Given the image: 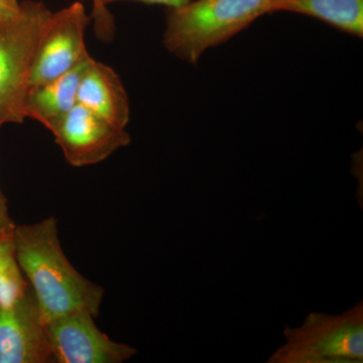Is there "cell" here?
I'll use <instances>...</instances> for the list:
<instances>
[{
	"label": "cell",
	"mask_w": 363,
	"mask_h": 363,
	"mask_svg": "<svg viewBox=\"0 0 363 363\" xmlns=\"http://www.w3.org/2000/svg\"><path fill=\"white\" fill-rule=\"evenodd\" d=\"M13 240L45 323L80 310L98 317L104 288L83 277L67 259L55 217L16 225Z\"/></svg>",
	"instance_id": "cell-1"
},
{
	"label": "cell",
	"mask_w": 363,
	"mask_h": 363,
	"mask_svg": "<svg viewBox=\"0 0 363 363\" xmlns=\"http://www.w3.org/2000/svg\"><path fill=\"white\" fill-rule=\"evenodd\" d=\"M274 0H196L168 9L162 44L188 64L199 62L210 48L223 44L264 14Z\"/></svg>",
	"instance_id": "cell-2"
},
{
	"label": "cell",
	"mask_w": 363,
	"mask_h": 363,
	"mask_svg": "<svg viewBox=\"0 0 363 363\" xmlns=\"http://www.w3.org/2000/svg\"><path fill=\"white\" fill-rule=\"evenodd\" d=\"M51 14L44 2L26 0L18 14L0 21V128L25 121L33 61Z\"/></svg>",
	"instance_id": "cell-3"
},
{
	"label": "cell",
	"mask_w": 363,
	"mask_h": 363,
	"mask_svg": "<svg viewBox=\"0 0 363 363\" xmlns=\"http://www.w3.org/2000/svg\"><path fill=\"white\" fill-rule=\"evenodd\" d=\"M286 342L269 363H362L363 303L340 315L310 313L297 328L286 326Z\"/></svg>",
	"instance_id": "cell-4"
},
{
	"label": "cell",
	"mask_w": 363,
	"mask_h": 363,
	"mask_svg": "<svg viewBox=\"0 0 363 363\" xmlns=\"http://www.w3.org/2000/svg\"><path fill=\"white\" fill-rule=\"evenodd\" d=\"M90 21L81 1L52 13L35 52L30 88L64 75L90 58L85 44Z\"/></svg>",
	"instance_id": "cell-5"
},
{
	"label": "cell",
	"mask_w": 363,
	"mask_h": 363,
	"mask_svg": "<svg viewBox=\"0 0 363 363\" xmlns=\"http://www.w3.org/2000/svg\"><path fill=\"white\" fill-rule=\"evenodd\" d=\"M45 328L56 362L123 363L138 353L133 346L111 340L84 310L52 319Z\"/></svg>",
	"instance_id": "cell-6"
},
{
	"label": "cell",
	"mask_w": 363,
	"mask_h": 363,
	"mask_svg": "<svg viewBox=\"0 0 363 363\" xmlns=\"http://www.w3.org/2000/svg\"><path fill=\"white\" fill-rule=\"evenodd\" d=\"M52 133L66 161L78 168L99 164L131 142L125 128H117L81 104Z\"/></svg>",
	"instance_id": "cell-7"
},
{
	"label": "cell",
	"mask_w": 363,
	"mask_h": 363,
	"mask_svg": "<svg viewBox=\"0 0 363 363\" xmlns=\"http://www.w3.org/2000/svg\"><path fill=\"white\" fill-rule=\"evenodd\" d=\"M56 362L32 289L13 305L0 306V363Z\"/></svg>",
	"instance_id": "cell-8"
},
{
	"label": "cell",
	"mask_w": 363,
	"mask_h": 363,
	"mask_svg": "<svg viewBox=\"0 0 363 363\" xmlns=\"http://www.w3.org/2000/svg\"><path fill=\"white\" fill-rule=\"evenodd\" d=\"M78 104L94 112L117 128H126L130 105L123 81L111 67L93 59L78 89Z\"/></svg>",
	"instance_id": "cell-9"
},
{
	"label": "cell",
	"mask_w": 363,
	"mask_h": 363,
	"mask_svg": "<svg viewBox=\"0 0 363 363\" xmlns=\"http://www.w3.org/2000/svg\"><path fill=\"white\" fill-rule=\"evenodd\" d=\"M92 57L64 75L33 86L25 105L26 118H32L52 133L78 104V89Z\"/></svg>",
	"instance_id": "cell-10"
},
{
	"label": "cell",
	"mask_w": 363,
	"mask_h": 363,
	"mask_svg": "<svg viewBox=\"0 0 363 363\" xmlns=\"http://www.w3.org/2000/svg\"><path fill=\"white\" fill-rule=\"evenodd\" d=\"M278 11L306 14L348 35H363V0H274L271 13Z\"/></svg>",
	"instance_id": "cell-11"
},
{
	"label": "cell",
	"mask_w": 363,
	"mask_h": 363,
	"mask_svg": "<svg viewBox=\"0 0 363 363\" xmlns=\"http://www.w3.org/2000/svg\"><path fill=\"white\" fill-rule=\"evenodd\" d=\"M30 288L16 259L13 236H0V306L20 300Z\"/></svg>",
	"instance_id": "cell-12"
},
{
	"label": "cell",
	"mask_w": 363,
	"mask_h": 363,
	"mask_svg": "<svg viewBox=\"0 0 363 363\" xmlns=\"http://www.w3.org/2000/svg\"><path fill=\"white\" fill-rule=\"evenodd\" d=\"M78 1H87V0H78ZM93 4L91 21H94V30L98 39L104 43L111 42L116 35V21L108 6L104 4V0H91Z\"/></svg>",
	"instance_id": "cell-13"
},
{
	"label": "cell",
	"mask_w": 363,
	"mask_h": 363,
	"mask_svg": "<svg viewBox=\"0 0 363 363\" xmlns=\"http://www.w3.org/2000/svg\"><path fill=\"white\" fill-rule=\"evenodd\" d=\"M16 225L9 214L6 196L0 189V236H13Z\"/></svg>",
	"instance_id": "cell-14"
},
{
	"label": "cell",
	"mask_w": 363,
	"mask_h": 363,
	"mask_svg": "<svg viewBox=\"0 0 363 363\" xmlns=\"http://www.w3.org/2000/svg\"><path fill=\"white\" fill-rule=\"evenodd\" d=\"M119 1H138L147 4H160V6H167L168 9H177V7L186 6L192 0H104V4L108 6L109 4Z\"/></svg>",
	"instance_id": "cell-15"
},
{
	"label": "cell",
	"mask_w": 363,
	"mask_h": 363,
	"mask_svg": "<svg viewBox=\"0 0 363 363\" xmlns=\"http://www.w3.org/2000/svg\"><path fill=\"white\" fill-rule=\"evenodd\" d=\"M20 9L21 2L18 0H0V21L13 18Z\"/></svg>",
	"instance_id": "cell-16"
}]
</instances>
